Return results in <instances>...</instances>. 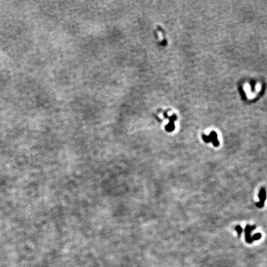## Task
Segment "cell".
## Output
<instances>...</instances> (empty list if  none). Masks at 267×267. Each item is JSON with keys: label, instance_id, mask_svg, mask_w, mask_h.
Returning a JSON list of instances; mask_svg holds the SVG:
<instances>
[{"label": "cell", "instance_id": "6da1fadb", "mask_svg": "<svg viewBox=\"0 0 267 267\" xmlns=\"http://www.w3.org/2000/svg\"><path fill=\"white\" fill-rule=\"evenodd\" d=\"M202 138L206 143H209L211 142L215 147L219 146V142L218 140V136L215 132H211L209 136L203 135Z\"/></svg>", "mask_w": 267, "mask_h": 267}, {"label": "cell", "instance_id": "7a4b0ae2", "mask_svg": "<svg viewBox=\"0 0 267 267\" xmlns=\"http://www.w3.org/2000/svg\"><path fill=\"white\" fill-rule=\"evenodd\" d=\"M256 228L255 226H250L249 225H247L246 226L245 228V238H246V241L249 244L252 243L254 240L252 239V237L251 236V232L254 230Z\"/></svg>", "mask_w": 267, "mask_h": 267}, {"label": "cell", "instance_id": "3957f363", "mask_svg": "<svg viewBox=\"0 0 267 267\" xmlns=\"http://www.w3.org/2000/svg\"><path fill=\"white\" fill-rule=\"evenodd\" d=\"M258 197L260 199V202L257 203L256 205L258 208H262L264 206L265 202L266 199V192L264 188H262L258 193Z\"/></svg>", "mask_w": 267, "mask_h": 267}, {"label": "cell", "instance_id": "277c9868", "mask_svg": "<svg viewBox=\"0 0 267 267\" xmlns=\"http://www.w3.org/2000/svg\"><path fill=\"white\" fill-rule=\"evenodd\" d=\"M235 229H236V231H237V234H238V236L239 237H240V234H242V231H243V229H242V228H241V226H236V228H235Z\"/></svg>", "mask_w": 267, "mask_h": 267}, {"label": "cell", "instance_id": "5b68a950", "mask_svg": "<svg viewBox=\"0 0 267 267\" xmlns=\"http://www.w3.org/2000/svg\"><path fill=\"white\" fill-rule=\"evenodd\" d=\"M261 237H262V234H261L260 233H257V234H254V235L252 236V239H253L254 241V240H259Z\"/></svg>", "mask_w": 267, "mask_h": 267}]
</instances>
